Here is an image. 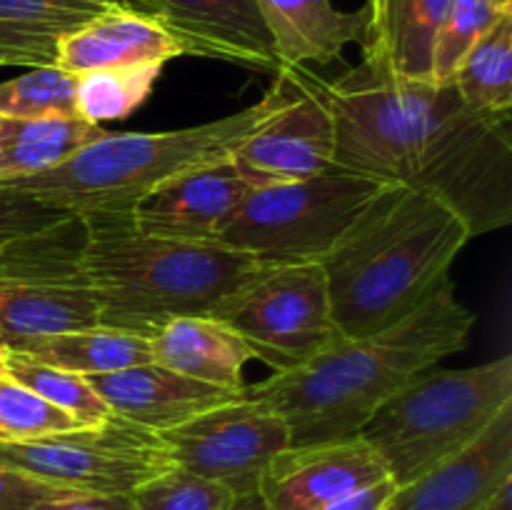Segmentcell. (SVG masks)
Returning a JSON list of instances; mask_svg holds the SVG:
<instances>
[{
	"label": "cell",
	"mask_w": 512,
	"mask_h": 510,
	"mask_svg": "<svg viewBox=\"0 0 512 510\" xmlns=\"http://www.w3.org/2000/svg\"><path fill=\"white\" fill-rule=\"evenodd\" d=\"M163 65L145 63L128 68H105L75 75L78 118L100 125L103 120H123L153 93Z\"/></svg>",
	"instance_id": "cell-26"
},
{
	"label": "cell",
	"mask_w": 512,
	"mask_h": 510,
	"mask_svg": "<svg viewBox=\"0 0 512 510\" xmlns=\"http://www.w3.org/2000/svg\"><path fill=\"white\" fill-rule=\"evenodd\" d=\"M383 188L338 168L253 188L218 243L268 265L320 263Z\"/></svg>",
	"instance_id": "cell-7"
},
{
	"label": "cell",
	"mask_w": 512,
	"mask_h": 510,
	"mask_svg": "<svg viewBox=\"0 0 512 510\" xmlns=\"http://www.w3.org/2000/svg\"><path fill=\"white\" fill-rule=\"evenodd\" d=\"M100 13L80 0H0V68L55 65L60 40Z\"/></svg>",
	"instance_id": "cell-22"
},
{
	"label": "cell",
	"mask_w": 512,
	"mask_h": 510,
	"mask_svg": "<svg viewBox=\"0 0 512 510\" xmlns=\"http://www.w3.org/2000/svg\"><path fill=\"white\" fill-rule=\"evenodd\" d=\"M148 340L150 358L163 368L235 393L245 388V365L253 353L235 330L213 315L173 318Z\"/></svg>",
	"instance_id": "cell-21"
},
{
	"label": "cell",
	"mask_w": 512,
	"mask_h": 510,
	"mask_svg": "<svg viewBox=\"0 0 512 510\" xmlns=\"http://www.w3.org/2000/svg\"><path fill=\"white\" fill-rule=\"evenodd\" d=\"M395 488L393 478H383L378 483L363 485V488L353 490V493L340 495L338 500L325 505L323 510H385L388 508L390 498H393Z\"/></svg>",
	"instance_id": "cell-35"
},
{
	"label": "cell",
	"mask_w": 512,
	"mask_h": 510,
	"mask_svg": "<svg viewBox=\"0 0 512 510\" xmlns=\"http://www.w3.org/2000/svg\"><path fill=\"white\" fill-rule=\"evenodd\" d=\"M35 510H138L133 493H83V490H63L53 498L38 503Z\"/></svg>",
	"instance_id": "cell-34"
},
{
	"label": "cell",
	"mask_w": 512,
	"mask_h": 510,
	"mask_svg": "<svg viewBox=\"0 0 512 510\" xmlns=\"http://www.w3.org/2000/svg\"><path fill=\"white\" fill-rule=\"evenodd\" d=\"M250 190L253 185L225 160L160 185L135 205L130 220L145 235L185 243H218V235L238 213Z\"/></svg>",
	"instance_id": "cell-15"
},
{
	"label": "cell",
	"mask_w": 512,
	"mask_h": 510,
	"mask_svg": "<svg viewBox=\"0 0 512 510\" xmlns=\"http://www.w3.org/2000/svg\"><path fill=\"white\" fill-rule=\"evenodd\" d=\"M5 373L33 390L35 395L48 400L50 405L68 413L70 418L78 420L83 428L103 425L113 415L85 375L38 363V360L15 353V350L5 353Z\"/></svg>",
	"instance_id": "cell-27"
},
{
	"label": "cell",
	"mask_w": 512,
	"mask_h": 510,
	"mask_svg": "<svg viewBox=\"0 0 512 510\" xmlns=\"http://www.w3.org/2000/svg\"><path fill=\"white\" fill-rule=\"evenodd\" d=\"M468 240L465 220L443 200L385 185L320 260L340 333L360 338L413 313L450 278Z\"/></svg>",
	"instance_id": "cell-3"
},
{
	"label": "cell",
	"mask_w": 512,
	"mask_h": 510,
	"mask_svg": "<svg viewBox=\"0 0 512 510\" xmlns=\"http://www.w3.org/2000/svg\"><path fill=\"white\" fill-rule=\"evenodd\" d=\"M288 93L233 153L230 163L253 188L313 178L333 168L335 125L323 78L303 65H280Z\"/></svg>",
	"instance_id": "cell-12"
},
{
	"label": "cell",
	"mask_w": 512,
	"mask_h": 510,
	"mask_svg": "<svg viewBox=\"0 0 512 510\" xmlns=\"http://www.w3.org/2000/svg\"><path fill=\"white\" fill-rule=\"evenodd\" d=\"M65 218H70V215L63 210L50 208L33 195H25L10 185L0 183V250L15 240L43 233Z\"/></svg>",
	"instance_id": "cell-32"
},
{
	"label": "cell",
	"mask_w": 512,
	"mask_h": 510,
	"mask_svg": "<svg viewBox=\"0 0 512 510\" xmlns=\"http://www.w3.org/2000/svg\"><path fill=\"white\" fill-rule=\"evenodd\" d=\"M88 380L115 418L150 430V433L175 428L240 395L235 390L175 373L153 360L118 370V373L90 375Z\"/></svg>",
	"instance_id": "cell-17"
},
{
	"label": "cell",
	"mask_w": 512,
	"mask_h": 510,
	"mask_svg": "<svg viewBox=\"0 0 512 510\" xmlns=\"http://www.w3.org/2000/svg\"><path fill=\"white\" fill-rule=\"evenodd\" d=\"M223 510H268V505L263 503V498H260L258 490H250V493L235 495V498L230 500Z\"/></svg>",
	"instance_id": "cell-37"
},
{
	"label": "cell",
	"mask_w": 512,
	"mask_h": 510,
	"mask_svg": "<svg viewBox=\"0 0 512 510\" xmlns=\"http://www.w3.org/2000/svg\"><path fill=\"white\" fill-rule=\"evenodd\" d=\"M503 13L493 0H453L433 50V83L450 85L455 68Z\"/></svg>",
	"instance_id": "cell-30"
},
{
	"label": "cell",
	"mask_w": 512,
	"mask_h": 510,
	"mask_svg": "<svg viewBox=\"0 0 512 510\" xmlns=\"http://www.w3.org/2000/svg\"><path fill=\"white\" fill-rule=\"evenodd\" d=\"M453 0H368L363 63L395 78L433 80V50Z\"/></svg>",
	"instance_id": "cell-18"
},
{
	"label": "cell",
	"mask_w": 512,
	"mask_h": 510,
	"mask_svg": "<svg viewBox=\"0 0 512 510\" xmlns=\"http://www.w3.org/2000/svg\"><path fill=\"white\" fill-rule=\"evenodd\" d=\"M183 55L223 60L260 73L280 68L255 0H145Z\"/></svg>",
	"instance_id": "cell-14"
},
{
	"label": "cell",
	"mask_w": 512,
	"mask_h": 510,
	"mask_svg": "<svg viewBox=\"0 0 512 510\" xmlns=\"http://www.w3.org/2000/svg\"><path fill=\"white\" fill-rule=\"evenodd\" d=\"M0 465L60 488L130 495L173 468V460L158 433L110 415L93 428L0 443Z\"/></svg>",
	"instance_id": "cell-10"
},
{
	"label": "cell",
	"mask_w": 512,
	"mask_h": 510,
	"mask_svg": "<svg viewBox=\"0 0 512 510\" xmlns=\"http://www.w3.org/2000/svg\"><path fill=\"white\" fill-rule=\"evenodd\" d=\"M80 245L83 220L70 215L0 250V340L5 350L40 335L100 325V308L78 268Z\"/></svg>",
	"instance_id": "cell-8"
},
{
	"label": "cell",
	"mask_w": 512,
	"mask_h": 510,
	"mask_svg": "<svg viewBox=\"0 0 512 510\" xmlns=\"http://www.w3.org/2000/svg\"><path fill=\"white\" fill-rule=\"evenodd\" d=\"M390 478L383 460L360 435L288 445L260 475L258 493L268 510H323L340 495Z\"/></svg>",
	"instance_id": "cell-13"
},
{
	"label": "cell",
	"mask_w": 512,
	"mask_h": 510,
	"mask_svg": "<svg viewBox=\"0 0 512 510\" xmlns=\"http://www.w3.org/2000/svg\"><path fill=\"white\" fill-rule=\"evenodd\" d=\"M225 485L173 465L133 493L138 510H223L233 500Z\"/></svg>",
	"instance_id": "cell-31"
},
{
	"label": "cell",
	"mask_w": 512,
	"mask_h": 510,
	"mask_svg": "<svg viewBox=\"0 0 512 510\" xmlns=\"http://www.w3.org/2000/svg\"><path fill=\"white\" fill-rule=\"evenodd\" d=\"M63 490L70 488L50 485L33 475L0 465V510H35L38 503L63 493Z\"/></svg>",
	"instance_id": "cell-33"
},
{
	"label": "cell",
	"mask_w": 512,
	"mask_h": 510,
	"mask_svg": "<svg viewBox=\"0 0 512 510\" xmlns=\"http://www.w3.org/2000/svg\"><path fill=\"white\" fill-rule=\"evenodd\" d=\"M280 65H330L345 45L363 43L368 10L333 8L330 0H255Z\"/></svg>",
	"instance_id": "cell-19"
},
{
	"label": "cell",
	"mask_w": 512,
	"mask_h": 510,
	"mask_svg": "<svg viewBox=\"0 0 512 510\" xmlns=\"http://www.w3.org/2000/svg\"><path fill=\"white\" fill-rule=\"evenodd\" d=\"M75 75L58 65H40L0 83V115L8 118H78Z\"/></svg>",
	"instance_id": "cell-28"
},
{
	"label": "cell",
	"mask_w": 512,
	"mask_h": 510,
	"mask_svg": "<svg viewBox=\"0 0 512 510\" xmlns=\"http://www.w3.org/2000/svg\"><path fill=\"white\" fill-rule=\"evenodd\" d=\"M480 510H512V478L505 480Z\"/></svg>",
	"instance_id": "cell-38"
},
{
	"label": "cell",
	"mask_w": 512,
	"mask_h": 510,
	"mask_svg": "<svg viewBox=\"0 0 512 510\" xmlns=\"http://www.w3.org/2000/svg\"><path fill=\"white\" fill-rule=\"evenodd\" d=\"M508 405L512 355L473 368H430L385 400L358 435L400 488L460 453Z\"/></svg>",
	"instance_id": "cell-6"
},
{
	"label": "cell",
	"mask_w": 512,
	"mask_h": 510,
	"mask_svg": "<svg viewBox=\"0 0 512 510\" xmlns=\"http://www.w3.org/2000/svg\"><path fill=\"white\" fill-rule=\"evenodd\" d=\"M285 93L288 80L278 68L263 98L245 110L165 133L105 130L65 163L5 185L75 218L130 215L135 205L178 175L233 158L243 140L278 110Z\"/></svg>",
	"instance_id": "cell-5"
},
{
	"label": "cell",
	"mask_w": 512,
	"mask_h": 510,
	"mask_svg": "<svg viewBox=\"0 0 512 510\" xmlns=\"http://www.w3.org/2000/svg\"><path fill=\"white\" fill-rule=\"evenodd\" d=\"M473 323L445 278L398 323L360 338L343 335L308 363L245 385L243 395L283 418L290 445L355 438L385 400L463 350Z\"/></svg>",
	"instance_id": "cell-2"
},
{
	"label": "cell",
	"mask_w": 512,
	"mask_h": 510,
	"mask_svg": "<svg viewBox=\"0 0 512 510\" xmlns=\"http://www.w3.org/2000/svg\"><path fill=\"white\" fill-rule=\"evenodd\" d=\"M80 3L95 5V8L103 10H125V13H138L150 18V10L145 0H80Z\"/></svg>",
	"instance_id": "cell-36"
},
{
	"label": "cell",
	"mask_w": 512,
	"mask_h": 510,
	"mask_svg": "<svg viewBox=\"0 0 512 510\" xmlns=\"http://www.w3.org/2000/svg\"><path fill=\"white\" fill-rule=\"evenodd\" d=\"M5 373V355H0V375Z\"/></svg>",
	"instance_id": "cell-40"
},
{
	"label": "cell",
	"mask_w": 512,
	"mask_h": 510,
	"mask_svg": "<svg viewBox=\"0 0 512 510\" xmlns=\"http://www.w3.org/2000/svg\"><path fill=\"white\" fill-rule=\"evenodd\" d=\"M500 10H512V0H493Z\"/></svg>",
	"instance_id": "cell-39"
},
{
	"label": "cell",
	"mask_w": 512,
	"mask_h": 510,
	"mask_svg": "<svg viewBox=\"0 0 512 510\" xmlns=\"http://www.w3.org/2000/svg\"><path fill=\"white\" fill-rule=\"evenodd\" d=\"M75 428L83 425L8 373L0 375V443H25Z\"/></svg>",
	"instance_id": "cell-29"
},
{
	"label": "cell",
	"mask_w": 512,
	"mask_h": 510,
	"mask_svg": "<svg viewBox=\"0 0 512 510\" xmlns=\"http://www.w3.org/2000/svg\"><path fill=\"white\" fill-rule=\"evenodd\" d=\"M158 438L173 465L225 485L233 495L258 490L270 460L290 445L283 418L245 398L243 390L238 398L163 430Z\"/></svg>",
	"instance_id": "cell-11"
},
{
	"label": "cell",
	"mask_w": 512,
	"mask_h": 510,
	"mask_svg": "<svg viewBox=\"0 0 512 510\" xmlns=\"http://www.w3.org/2000/svg\"><path fill=\"white\" fill-rule=\"evenodd\" d=\"M15 353H23L38 363L90 375L118 373L133 365L150 363V340L130 330L93 325V328L65 330L55 335H40L18 343Z\"/></svg>",
	"instance_id": "cell-23"
},
{
	"label": "cell",
	"mask_w": 512,
	"mask_h": 510,
	"mask_svg": "<svg viewBox=\"0 0 512 510\" xmlns=\"http://www.w3.org/2000/svg\"><path fill=\"white\" fill-rule=\"evenodd\" d=\"M83 220L78 268L100 308V325L150 338L168 320L210 310L268 263L220 243L140 233L130 215Z\"/></svg>",
	"instance_id": "cell-4"
},
{
	"label": "cell",
	"mask_w": 512,
	"mask_h": 510,
	"mask_svg": "<svg viewBox=\"0 0 512 510\" xmlns=\"http://www.w3.org/2000/svg\"><path fill=\"white\" fill-rule=\"evenodd\" d=\"M8 353V350H5V345H3V340H0V355H5Z\"/></svg>",
	"instance_id": "cell-41"
},
{
	"label": "cell",
	"mask_w": 512,
	"mask_h": 510,
	"mask_svg": "<svg viewBox=\"0 0 512 510\" xmlns=\"http://www.w3.org/2000/svg\"><path fill=\"white\" fill-rule=\"evenodd\" d=\"M323 95L333 168L435 195L473 238L512 223L510 115L470 108L453 85L395 78L363 60L323 80Z\"/></svg>",
	"instance_id": "cell-1"
},
{
	"label": "cell",
	"mask_w": 512,
	"mask_h": 510,
	"mask_svg": "<svg viewBox=\"0 0 512 510\" xmlns=\"http://www.w3.org/2000/svg\"><path fill=\"white\" fill-rule=\"evenodd\" d=\"M210 315L235 330L273 373L298 368L343 338L320 263L265 265Z\"/></svg>",
	"instance_id": "cell-9"
},
{
	"label": "cell",
	"mask_w": 512,
	"mask_h": 510,
	"mask_svg": "<svg viewBox=\"0 0 512 510\" xmlns=\"http://www.w3.org/2000/svg\"><path fill=\"white\" fill-rule=\"evenodd\" d=\"M178 55H183L178 40L153 18L125 10H105L60 40L55 65L80 75L128 65H165Z\"/></svg>",
	"instance_id": "cell-20"
},
{
	"label": "cell",
	"mask_w": 512,
	"mask_h": 510,
	"mask_svg": "<svg viewBox=\"0 0 512 510\" xmlns=\"http://www.w3.org/2000/svg\"><path fill=\"white\" fill-rule=\"evenodd\" d=\"M105 130L83 118L0 115V183L30 178L65 163Z\"/></svg>",
	"instance_id": "cell-24"
},
{
	"label": "cell",
	"mask_w": 512,
	"mask_h": 510,
	"mask_svg": "<svg viewBox=\"0 0 512 510\" xmlns=\"http://www.w3.org/2000/svg\"><path fill=\"white\" fill-rule=\"evenodd\" d=\"M512 478V405L460 453L395 488L385 510H480Z\"/></svg>",
	"instance_id": "cell-16"
},
{
	"label": "cell",
	"mask_w": 512,
	"mask_h": 510,
	"mask_svg": "<svg viewBox=\"0 0 512 510\" xmlns=\"http://www.w3.org/2000/svg\"><path fill=\"white\" fill-rule=\"evenodd\" d=\"M460 98L483 113H512V13H503L465 53L450 80Z\"/></svg>",
	"instance_id": "cell-25"
}]
</instances>
